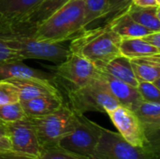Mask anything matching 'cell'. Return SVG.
<instances>
[{
    "label": "cell",
    "mask_w": 160,
    "mask_h": 159,
    "mask_svg": "<svg viewBox=\"0 0 160 159\" xmlns=\"http://www.w3.org/2000/svg\"><path fill=\"white\" fill-rule=\"evenodd\" d=\"M10 61H22L18 54L9 47L7 41L0 37V63Z\"/></svg>",
    "instance_id": "obj_29"
},
{
    "label": "cell",
    "mask_w": 160,
    "mask_h": 159,
    "mask_svg": "<svg viewBox=\"0 0 160 159\" xmlns=\"http://www.w3.org/2000/svg\"><path fill=\"white\" fill-rule=\"evenodd\" d=\"M33 30L34 28L22 29L1 37L22 61L38 59L59 64L68 56L69 49L62 46L61 43H50L33 37Z\"/></svg>",
    "instance_id": "obj_3"
},
{
    "label": "cell",
    "mask_w": 160,
    "mask_h": 159,
    "mask_svg": "<svg viewBox=\"0 0 160 159\" xmlns=\"http://www.w3.org/2000/svg\"><path fill=\"white\" fill-rule=\"evenodd\" d=\"M38 159H88V157H79L59 147L41 150Z\"/></svg>",
    "instance_id": "obj_28"
},
{
    "label": "cell",
    "mask_w": 160,
    "mask_h": 159,
    "mask_svg": "<svg viewBox=\"0 0 160 159\" xmlns=\"http://www.w3.org/2000/svg\"><path fill=\"white\" fill-rule=\"evenodd\" d=\"M20 102L17 87L8 80L0 81V105Z\"/></svg>",
    "instance_id": "obj_26"
},
{
    "label": "cell",
    "mask_w": 160,
    "mask_h": 159,
    "mask_svg": "<svg viewBox=\"0 0 160 159\" xmlns=\"http://www.w3.org/2000/svg\"><path fill=\"white\" fill-rule=\"evenodd\" d=\"M107 114L117 128L118 133L130 144L138 147L155 144L149 142L142 123L132 110L119 105L109 111Z\"/></svg>",
    "instance_id": "obj_10"
},
{
    "label": "cell",
    "mask_w": 160,
    "mask_h": 159,
    "mask_svg": "<svg viewBox=\"0 0 160 159\" xmlns=\"http://www.w3.org/2000/svg\"><path fill=\"white\" fill-rule=\"evenodd\" d=\"M111 29L121 38L142 37L151 31L138 23L128 12V8L107 22Z\"/></svg>",
    "instance_id": "obj_17"
},
{
    "label": "cell",
    "mask_w": 160,
    "mask_h": 159,
    "mask_svg": "<svg viewBox=\"0 0 160 159\" xmlns=\"http://www.w3.org/2000/svg\"><path fill=\"white\" fill-rule=\"evenodd\" d=\"M83 30V0H68L35 25L32 37L50 43H62L74 38Z\"/></svg>",
    "instance_id": "obj_1"
},
{
    "label": "cell",
    "mask_w": 160,
    "mask_h": 159,
    "mask_svg": "<svg viewBox=\"0 0 160 159\" xmlns=\"http://www.w3.org/2000/svg\"><path fill=\"white\" fill-rule=\"evenodd\" d=\"M68 0H44L28 17L26 23L37 25L57 10Z\"/></svg>",
    "instance_id": "obj_22"
},
{
    "label": "cell",
    "mask_w": 160,
    "mask_h": 159,
    "mask_svg": "<svg viewBox=\"0 0 160 159\" xmlns=\"http://www.w3.org/2000/svg\"><path fill=\"white\" fill-rule=\"evenodd\" d=\"M98 69L113 76L114 78L123 81L134 87H137L139 81L137 80L131 63L130 59L119 55L110 62H108L106 65L102 66L101 67H98Z\"/></svg>",
    "instance_id": "obj_19"
},
{
    "label": "cell",
    "mask_w": 160,
    "mask_h": 159,
    "mask_svg": "<svg viewBox=\"0 0 160 159\" xmlns=\"http://www.w3.org/2000/svg\"><path fill=\"white\" fill-rule=\"evenodd\" d=\"M144 41H146L151 46H154L158 49H160V31L150 32L147 35L142 37Z\"/></svg>",
    "instance_id": "obj_30"
},
{
    "label": "cell",
    "mask_w": 160,
    "mask_h": 159,
    "mask_svg": "<svg viewBox=\"0 0 160 159\" xmlns=\"http://www.w3.org/2000/svg\"><path fill=\"white\" fill-rule=\"evenodd\" d=\"M28 118L35 128L41 150H45L58 147L59 141L74 128L78 114L65 103L52 113Z\"/></svg>",
    "instance_id": "obj_5"
},
{
    "label": "cell",
    "mask_w": 160,
    "mask_h": 159,
    "mask_svg": "<svg viewBox=\"0 0 160 159\" xmlns=\"http://www.w3.org/2000/svg\"><path fill=\"white\" fill-rule=\"evenodd\" d=\"M69 108L79 115L89 112L107 113L119 103L111 94L105 82L98 73L97 78L86 85L67 93Z\"/></svg>",
    "instance_id": "obj_4"
},
{
    "label": "cell",
    "mask_w": 160,
    "mask_h": 159,
    "mask_svg": "<svg viewBox=\"0 0 160 159\" xmlns=\"http://www.w3.org/2000/svg\"><path fill=\"white\" fill-rule=\"evenodd\" d=\"M0 159H38L37 157L14 153L12 151H7V152H2L0 153Z\"/></svg>",
    "instance_id": "obj_31"
},
{
    "label": "cell",
    "mask_w": 160,
    "mask_h": 159,
    "mask_svg": "<svg viewBox=\"0 0 160 159\" xmlns=\"http://www.w3.org/2000/svg\"><path fill=\"white\" fill-rule=\"evenodd\" d=\"M26 115L21 106L20 102L13 104L0 105V122L11 123L25 118Z\"/></svg>",
    "instance_id": "obj_24"
},
{
    "label": "cell",
    "mask_w": 160,
    "mask_h": 159,
    "mask_svg": "<svg viewBox=\"0 0 160 159\" xmlns=\"http://www.w3.org/2000/svg\"><path fill=\"white\" fill-rule=\"evenodd\" d=\"M133 112L142 123L151 143L159 144L160 103L141 100Z\"/></svg>",
    "instance_id": "obj_12"
},
{
    "label": "cell",
    "mask_w": 160,
    "mask_h": 159,
    "mask_svg": "<svg viewBox=\"0 0 160 159\" xmlns=\"http://www.w3.org/2000/svg\"><path fill=\"white\" fill-rule=\"evenodd\" d=\"M159 8L160 6L143 7L131 3L128 7V12L138 23L151 32H156L160 31Z\"/></svg>",
    "instance_id": "obj_21"
},
{
    "label": "cell",
    "mask_w": 160,
    "mask_h": 159,
    "mask_svg": "<svg viewBox=\"0 0 160 159\" xmlns=\"http://www.w3.org/2000/svg\"><path fill=\"white\" fill-rule=\"evenodd\" d=\"M158 1H159V2H160V0H158Z\"/></svg>",
    "instance_id": "obj_36"
},
{
    "label": "cell",
    "mask_w": 160,
    "mask_h": 159,
    "mask_svg": "<svg viewBox=\"0 0 160 159\" xmlns=\"http://www.w3.org/2000/svg\"><path fill=\"white\" fill-rule=\"evenodd\" d=\"M130 63L139 82H154L160 80V54L130 59Z\"/></svg>",
    "instance_id": "obj_18"
},
{
    "label": "cell",
    "mask_w": 160,
    "mask_h": 159,
    "mask_svg": "<svg viewBox=\"0 0 160 159\" xmlns=\"http://www.w3.org/2000/svg\"><path fill=\"white\" fill-rule=\"evenodd\" d=\"M11 151L10 144L7 137H0V153Z\"/></svg>",
    "instance_id": "obj_34"
},
{
    "label": "cell",
    "mask_w": 160,
    "mask_h": 159,
    "mask_svg": "<svg viewBox=\"0 0 160 159\" xmlns=\"http://www.w3.org/2000/svg\"><path fill=\"white\" fill-rule=\"evenodd\" d=\"M44 0H0V14L11 26L26 23L30 14Z\"/></svg>",
    "instance_id": "obj_11"
},
{
    "label": "cell",
    "mask_w": 160,
    "mask_h": 159,
    "mask_svg": "<svg viewBox=\"0 0 160 159\" xmlns=\"http://www.w3.org/2000/svg\"><path fill=\"white\" fill-rule=\"evenodd\" d=\"M104 127L79 115L74 128L65 135L58 142V147L82 157L90 158L100 140Z\"/></svg>",
    "instance_id": "obj_7"
},
{
    "label": "cell",
    "mask_w": 160,
    "mask_h": 159,
    "mask_svg": "<svg viewBox=\"0 0 160 159\" xmlns=\"http://www.w3.org/2000/svg\"><path fill=\"white\" fill-rule=\"evenodd\" d=\"M136 88L142 100L160 103V85L150 82H139Z\"/></svg>",
    "instance_id": "obj_25"
},
{
    "label": "cell",
    "mask_w": 160,
    "mask_h": 159,
    "mask_svg": "<svg viewBox=\"0 0 160 159\" xmlns=\"http://www.w3.org/2000/svg\"><path fill=\"white\" fill-rule=\"evenodd\" d=\"M5 127L12 152L38 158L41 148L35 128L28 117L6 123Z\"/></svg>",
    "instance_id": "obj_9"
},
{
    "label": "cell",
    "mask_w": 160,
    "mask_h": 159,
    "mask_svg": "<svg viewBox=\"0 0 160 159\" xmlns=\"http://www.w3.org/2000/svg\"><path fill=\"white\" fill-rule=\"evenodd\" d=\"M131 3L132 0H109V4L105 12L98 20H102L104 24L107 23L114 16L126 10Z\"/></svg>",
    "instance_id": "obj_27"
},
{
    "label": "cell",
    "mask_w": 160,
    "mask_h": 159,
    "mask_svg": "<svg viewBox=\"0 0 160 159\" xmlns=\"http://www.w3.org/2000/svg\"><path fill=\"white\" fill-rule=\"evenodd\" d=\"M88 159H159V145L134 146L118 132L104 128L93 156Z\"/></svg>",
    "instance_id": "obj_6"
},
{
    "label": "cell",
    "mask_w": 160,
    "mask_h": 159,
    "mask_svg": "<svg viewBox=\"0 0 160 159\" xmlns=\"http://www.w3.org/2000/svg\"><path fill=\"white\" fill-rule=\"evenodd\" d=\"M13 28L14 27L11 26V25H9L4 20V18L0 14V37L1 36H5V35H8V33H10L13 30Z\"/></svg>",
    "instance_id": "obj_33"
},
{
    "label": "cell",
    "mask_w": 160,
    "mask_h": 159,
    "mask_svg": "<svg viewBox=\"0 0 160 159\" xmlns=\"http://www.w3.org/2000/svg\"><path fill=\"white\" fill-rule=\"evenodd\" d=\"M132 4L138 7H158L160 6L158 0H132Z\"/></svg>",
    "instance_id": "obj_32"
},
{
    "label": "cell",
    "mask_w": 160,
    "mask_h": 159,
    "mask_svg": "<svg viewBox=\"0 0 160 159\" xmlns=\"http://www.w3.org/2000/svg\"><path fill=\"white\" fill-rule=\"evenodd\" d=\"M0 137H7V131H6V127L4 123L0 122Z\"/></svg>",
    "instance_id": "obj_35"
},
{
    "label": "cell",
    "mask_w": 160,
    "mask_h": 159,
    "mask_svg": "<svg viewBox=\"0 0 160 159\" xmlns=\"http://www.w3.org/2000/svg\"><path fill=\"white\" fill-rule=\"evenodd\" d=\"M12 82L19 91L20 101L28 100L46 95H60V91L54 81L37 79H12Z\"/></svg>",
    "instance_id": "obj_14"
},
{
    "label": "cell",
    "mask_w": 160,
    "mask_h": 159,
    "mask_svg": "<svg viewBox=\"0 0 160 159\" xmlns=\"http://www.w3.org/2000/svg\"><path fill=\"white\" fill-rule=\"evenodd\" d=\"M119 50L121 55L128 59L160 54V49L151 46L142 37L121 38Z\"/></svg>",
    "instance_id": "obj_20"
},
{
    "label": "cell",
    "mask_w": 160,
    "mask_h": 159,
    "mask_svg": "<svg viewBox=\"0 0 160 159\" xmlns=\"http://www.w3.org/2000/svg\"><path fill=\"white\" fill-rule=\"evenodd\" d=\"M12 79H37L45 81H54L52 73H47L31 67L22 61H10L0 63V81Z\"/></svg>",
    "instance_id": "obj_15"
},
{
    "label": "cell",
    "mask_w": 160,
    "mask_h": 159,
    "mask_svg": "<svg viewBox=\"0 0 160 159\" xmlns=\"http://www.w3.org/2000/svg\"><path fill=\"white\" fill-rule=\"evenodd\" d=\"M98 73L119 105L133 111L138 103L142 100L137 88L100 69H98Z\"/></svg>",
    "instance_id": "obj_13"
},
{
    "label": "cell",
    "mask_w": 160,
    "mask_h": 159,
    "mask_svg": "<svg viewBox=\"0 0 160 159\" xmlns=\"http://www.w3.org/2000/svg\"><path fill=\"white\" fill-rule=\"evenodd\" d=\"M52 71L54 82L62 83L68 93L92 82L97 78L98 68L89 60L69 52L63 62L52 67Z\"/></svg>",
    "instance_id": "obj_8"
},
{
    "label": "cell",
    "mask_w": 160,
    "mask_h": 159,
    "mask_svg": "<svg viewBox=\"0 0 160 159\" xmlns=\"http://www.w3.org/2000/svg\"><path fill=\"white\" fill-rule=\"evenodd\" d=\"M109 0H83V28L98 21L105 12Z\"/></svg>",
    "instance_id": "obj_23"
},
{
    "label": "cell",
    "mask_w": 160,
    "mask_h": 159,
    "mask_svg": "<svg viewBox=\"0 0 160 159\" xmlns=\"http://www.w3.org/2000/svg\"><path fill=\"white\" fill-rule=\"evenodd\" d=\"M120 40L121 37L105 23L91 29L85 28L72 38L68 49L70 52L89 60L98 68L121 55Z\"/></svg>",
    "instance_id": "obj_2"
},
{
    "label": "cell",
    "mask_w": 160,
    "mask_h": 159,
    "mask_svg": "<svg viewBox=\"0 0 160 159\" xmlns=\"http://www.w3.org/2000/svg\"><path fill=\"white\" fill-rule=\"evenodd\" d=\"M26 117H38L52 113L60 109L64 104L62 95H46L20 101Z\"/></svg>",
    "instance_id": "obj_16"
}]
</instances>
